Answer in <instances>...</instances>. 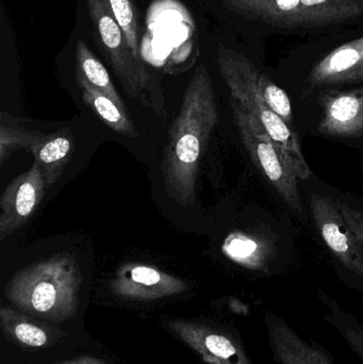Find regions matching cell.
I'll return each mask as SVG.
<instances>
[{
    "instance_id": "obj_1",
    "label": "cell",
    "mask_w": 363,
    "mask_h": 364,
    "mask_svg": "<svg viewBox=\"0 0 363 364\" xmlns=\"http://www.w3.org/2000/svg\"><path fill=\"white\" fill-rule=\"evenodd\" d=\"M217 121L213 82L208 68L200 63L185 87L180 110L168 130L162 155L164 190L183 207L195 205L200 160Z\"/></svg>"
},
{
    "instance_id": "obj_2",
    "label": "cell",
    "mask_w": 363,
    "mask_h": 364,
    "mask_svg": "<svg viewBox=\"0 0 363 364\" xmlns=\"http://www.w3.org/2000/svg\"><path fill=\"white\" fill-rule=\"evenodd\" d=\"M220 73L230 92V98L255 117L276 145L298 179L306 181L311 170L305 159L296 130L275 114L260 91L261 70L242 53L220 45L217 51Z\"/></svg>"
},
{
    "instance_id": "obj_3",
    "label": "cell",
    "mask_w": 363,
    "mask_h": 364,
    "mask_svg": "<svg viewBox=\"0 0 363 364\" xmlns=\"http://www.w3.org/2000/svg\"><path fill=\"white\" fill-rule=\"evenodd\" d=\"M80 284L76 258L58 252L19 271L6 286V295L23 307L49 314L74 307Z\"/></svg>"
},
{
    "instance_id": "obj_4",
    "label": "cell",
    "mask_w": 363,
    "mask_h": 364,
    "mask_svg": "<svg viewBox=\"0 0 363 364\" xmlns=\"http://www.w3.org/2000/svg\"><path fill=\"white\" fill-rule=\"evenodd\" d=\"M90 17L97 30L98 38L126 93L138 100L156 114L166 117V102L160 87L153 83L142 60L134 55L127 38L117 23L108 0H87Z\"/></svg>"
},
{
    "instance_id": "obj_5",
    "label": "cell",
    "mask_w": 363,
    "mask_h": 364,
    "mask_svg": "<svg viewBox=\"0 0 363 364\" xmlns=\"http://www.w3.org/2000/svg\"><path fill=\"white\" fill-rule=\"evenodd\" d=\"M232 12L274 27L337 25L363 16V0H222Z\"/></svg>"
},
{
    "instance_id": "obj_6",
    "label": "cell",
    "mask_w": 363,
    "mask_h": 364,
    "mask_svg": "<svg viewBox=\"0 0 363 364\" xmlns=\"http://www.w3.org/2000/svg\"><path fill=\"white\" fill-rule=\"evenodd\" d=\"M230 105L234 124L251 161L290 208L302 214L298 177L257 119L232 98Z\"/></svg>"
},
{
    "instance_id": "obj_7",
    "label": "cell",
    "mask_w": 363,
    "mask_h": 364,
    "mask_svg": "<svg viewBox=\"0 0 363 364\" xmlns=\"http://www.w3.org/2000/svg\"><path fill=\"white\" fill-rule=\"evenodd\" d=\"M310 208L315 226L339 262L363 279V244L347 224L336 199L310 195Z\"/></svg>"
},
{
    "instance_id": "obj_8",
    "label": "cell",
    "mask_w": 363,
    "mask_h": 364,
    "mask_svg": "<svg viewBox=\"0 0 363 364\" xmlns=\"http://www.w3.org/2000/svg\"><path fill=\"white\" fill-rule=\"evenodd\" d=\"M46 192L42 171L36 162L29 171L6 186L0 198V241L4 242L25 226Z\"/></svg>"
},
{
    "instance_id": "obj_9",
    "label": "cell",
    "mask_w": 363,
    "mask_h": 364,
    "mask_svg": "<svg viewBox=\"0 0 363 364\" xmlns=\"http://www.w3.org/2000/svg\"><path fill=\"white\" fill-rule=\"evenodd\" d=\"M264 325L273 359L278 364H334L332 356L315 341L303 339L287 321L266 312Z\"/></svg>"
},
{
    "instance_id": "obj_10",
    "label": "cell",
    "mask_w": 363,
    "mask_h": 364,
    "mask_svg": "<svg viewBox=\"0 0 363 364\" xmlns=\"http://www.w3.org/2000/svg\"><path fill=\"white\" fill-rule=\"evenodd\" d=\"M322 119L319 132L337 138L363 134V87L350 91L326 92L320 96Z\"/></svg>"
},
{
    "instance_id": "obj_11",
    "label": "cell",
    "mask_w": 363,
    "mask_h": 364,
    "mask_svg": "<svg viewBox=\"0 0 363 364\" xmlns=\"http://www.w3.org/2000/svg\"><path fill=\"white\" fill-rule=\"evenodd\" d=\"M117 294L129 297H159L185 290L178 278L142 263H127L119 267L112 282Z\"/></svg>"
},
{
    "instance_id": "obj_12",
    "label": "cell",
    "mask_w": 363,
    "mask_h": 364,
    "mask_svg": "<svg viewBox=\"0 0 363 364\" xmlns=\"http://www.w3.org/2000/svg\"><path fill=\"white\" fill-rule=\"evenodd\" d=\"M363 65V36L341 45L322 58L309 73L310 87L340 85Z\"/></svg>"
},
{
    "instance_id": "obj_13",
    "label": "cell",
    "mask_w": 363,
    "mask_h": 364,
    "mask_svg": "<svg viewBox=\"0 0 363 364\" xmlns=\"http://www.w3.org/2000/svg\"><path fill=\"white\" fill-rule=\"evenodd\" d=\"M74 136L68 128L45 134L44 138L32 149L34 162L40 166L46 190L59 181L72 159Z\"/></svg>"
},
{
    "instance_id": "obj_14",
    "label": "cell",
    "mask_w": 363,
    "mask_h": 364,
    "mask_svg": "<svg viewBox=\"0 0 363 364\" xmlns=\"http://www.w3.org/2000/svg\"><path fill=\"white\" fill-rule=\"evenodd\" d=\"M76 77L83 102L110 129L121 136L131 139L139 138L140 134L138 128L134 125L127 109L121 108L110 98L85 82L81 77Z\"/></svg>"
},
{
    "instance_id": "obj_15",
    "label": "cell",
    "mask_w": 363,
    "mask_h": 364,
    "mask_svg": "<svg viewBox=\"0 0 363 364\" xmlns=\"http://www.w3.org/2000/svg\"><path fill=\"white\" fill-rule=\"evenodd\" d=\"M76 76L81 77L85 82L110 98L121 108L127 109L115 89L108 70L82 40L77 42Z\"/></svg>"
},
{
    "instance_id": "obj_16",
    "label": "cell",
    "mask_w": 363,
    "mask_h": 364,
    "mask_svg": "<svg viewBox=\"0 0 363 364\" xmlns=\"http://www.w3.org/2000/svg\"><path fill=\"white\" fill-rule=\"evenodd\" d=\"M319 297L325 308L324 318L326 322L340 333L341 337L363 364L362 323L323 292H320Z\"/></svg>"
},
{
    "instance_id": "obj_17",
    "label": "cell",
    "mask_w": 363,
    "mask_h": 364,
    "mask_svg": "<svg viewBox=\"0 0 363 364\" xmlns=\"http://www.w3.org/2000/svg\"><path fill=\"white\" fill-rule=\"evenodd\" d=\"M45 134L36 132V130L26 129L21 126L6 124L1 119L0 123V166H4L6 160L10 158L14 151H29L38 144L44 138Z\"/></svg>"
},
{
    "instance_id": "obj_18",
    "label": "cell",
    "mask_w": 363,
    "mask_h": 364,
    "mask_svg": "<svg viewBox=\"0 0 363 364\" xmlns=\"http://www.w3.org/2000/svg\"><path fill=\"white\" fill-rule=\"evenodd\" d=\"M260 91L271 110L294 129L293 113L289 96L268 75L260 73Z\"/></svg>"
},
{
    "instance_id": "obj_19",
    "label": "cell",
    "mask_w": 363,
    "mask_h": 364,
    "mask_svg": "<svg viewBox=\"0 0 363 364\" xmlns=\"http://www.w3.org/2000/svg\"><path fill=\"white\" fill-rule=\"evenodd\" d=\"M113 15L123 29L130 48L134 55L141 59L140 42H139V25L136 10L131 0H108Z\"/></svg>"
},
{
    "instance_id": "obj_20",
    "label": "cell",
    "mask_w": 363,
    "mask_h": 364,
    "mask_svg": "<svg viewBox=\"0 0 363 364\" xmlns=\"http://www.w3.org/2000/svg\"><path fill=\"white\" fill-rule=\"evenodd\" d=\"M224 254L227 255L232 260L237 261L245 267H259L257 258L258 246L254 240L241 233H232L224 242Z\"/></svg>"
},
{
    "instance_id": "obj_21",
    "label": "cell",
    "mask_w": 363,
    "mask_h": 364,
    "mask_svg": "<svg viewBox=\"0 0 363 364\" xmlns=\"http://www.w3.org/2000/svg\"><path fill=\"white\" fill-rule=\"evenodd\" d=\"M15 336L19 341L34 348L43 346L47 342L46 333L44 331L27 323H21L15 327Z\"/></svg>"
},
{
    "instance_id": "obj_22",
    "label": "cell",
    "mask_w": 363,
    "mask_h": 364,
    "mask_svg": "<svg viewBox=\"0 0 363 364\" xmlns=\"http://www.w3.org/2000/svg\"><path fill=\"white\" fill-rule=\"evenodd\" d=\"M336 203L341 213H342L343 218L363 244V211L354 209L347 201L342 200V199H336Z\"/></svg>"
},
{
    "instance_id": "obj_23",
    "label": "cell",
    "mask_w": 363,
    "mask_h": 364,
    "mask_svg": "<svg viewBox=\"0 0 363 364\" xmlns=\"http://www.w3.org/2000/svg\"><path fill=\"white\" fill-rule=\"evenodd\" d=\"M363 82V65L351 75L345 83Z\"/></svg>"
}]
</instances>
